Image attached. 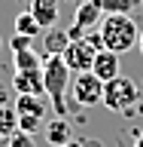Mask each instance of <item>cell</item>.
I'll list each match as a JSON object with an SVG mask.
<instances>
[{"label": "cell", "instance_id": "cell-1", "mask_svg": "<svg viewBox=\"0 0 143 147\" xmlns=\"http://www.w3.org/2000/svg\"><path fill=\"white\" fill-rule=\"evenodd\" d=\"M100 46L110 49V52H128L134 49L137 40H140V28H137L134 16H104L100 18Z\"/></svg>", "mask_w": 143, "mask_h": 147}, {"label": "cell", "instance_id": "cell-2", "mask_svg": "<svg viewBox=\"0 0 143 147\" xmlns=\"http://www.w3.org/2000/svg\"><path fill=\"white\" fill-rule=\"evenodd\" d=\"M43 86L52 101L55 117H67V89H70V67L61 55H46L43 61Z\"/></svg>", "mask_w": 143, "mask_h": 147}, {"label": "cell", "instance_id": "cell-3", "mask_svg": "<svg viewBox=\"0 0 143 147\" xmlns=\"http://www.w3.org/2000/svg\"><path fill=\"white\" fill-rule=\"evenodd\" d=\"M104 46H100V34L98 37H76V40H70L67 43V49H64V64L70 67V71L76 74H85L91 71V64H94V55L100 52Z\"/></svg>", "mask_w": 143, "mask_h": 147}, {"label": "cell", "instance_id": "cell-4", "mask_svg": "<svg viewBox=\"0 0 143 147\" xmlns=\"http://www.w3.org/2000/svg\"><path fill=\"white\" fill-rule=\"evenodd\" d=\"M15 113H18V129L21 132H40L46 119V110H49V101L43 95H18L15 98Z\"/></svg>", "mask_w": 143, "mask_h": 147}, {"label": "cell", "instance_id": "cell-5", "mask_svg": "<svg viewBox=\"0 0 143 147\" xmlns=\"http://www.w3.org/2000/svg\"><path fill=\"white\" fill-rule=\"evenodd\" d=\"M137 98H140V92H137V83L131 77L119 74L116 80L104 83V107L116 110V113H125L131 104H137Z\"/></svg>", "mask_w": 143, "mask_h": 147}, {"label": "cell", "instance_id": "cell-6", "mask_svg": "<svg viewBox=\"0 0 143 147\" xmlns=\"http://www.w3.org/2000/svg\"><path fill=\"white\" fill-rule=\"evenodd\" d=\"M70 95H73L76 104H82V107H94V104L104 101V80H98L91 71L76 74L73 83H70Z\"/></svg>", "mask_w": 143, "mask_h": 147}, {"label": "cell", "instance_id": "cell-7", "mask_svg": "<svg viewBox=\"0 0 143 147\" xmlns=\"http://www.w3.org/2000/svg\"><path fill=\"white\" fill-rule=\"evenodd\" d=\"M100 16H104L100 0H85V3L76 9V16H73V28L67 31V34H70V40L82 37V31H85V28H94V25L100 22Z\"/></svg>", "mask_w": 143, "mask_h": 147}, {"label": "cell", "instance_id": "cell-8", "mask_svg": "<svg viewBox=\"0 0 143 147\" xmlns=\"http://www.w3.org/2000/svg\"><path fill=\"white\" fill-rule=\"evenodd\" d=\"M12 89H15V95H46L43 71H15L12 74Z\"/></svg>", "mask_w": 143, "mask_h": 147}, {"label": "cell", "instance_id": "cell-9", "mask_svg": "<svg viewBox=\"0 0 143 147\" xmlns=\"http://www.w3.org/2000/svg\"><path fill=\"white\" fill-rule=\"evenodd\" d=\"M119 71H122V64H119V55L116 52H110V49H100L98 55H94V64H91V74L98 77V80L110 83V80H116Z\"/></svg>", "mask_w": 143, "mask_h": 147}, {"label": "cell", "instance_id": "cell-10", "mask_svg": "<svg viewBox=\"0 0 143 147\" xmlns=\"http://www.w3.org/2000/svg\"><path fill=\"white\" fill-rule=\"evenodd\" d=\"M31 16L37 18V25L43 31L58 28V0H34L31 3Z\"/></svg>", "mask_w": 143, "mask_h": 147}, {"label": "cell", "instance_id": "cell-11", "mask_svg": "<svg viewBox=\"0 0 143 147\" xmlns=\"http://www.w3.org/2000/svg\"><path fill=\"white\" fill-rule=\"evenodd\" d=\"M46 141L52 147H64V144L73 141V129H70V123H67V117H55L52 123L46 126Z\"/></svg>", "mask_w": 143, "mask_h": 147}, {"label": "cell", "instance_id": "cell-12", "mask_svg": "<svg viewBox=\"0 0 143 147\" xmlns=\"http://www.w3.org/2000/svg\"><path fill=\"white\" fill-rule=\"evenodd\" d=\"M67 43H70V34H67V31H61V28H49V31H46V37H43L46 55H64Z\"/></svg>", "mask_w": 143, "mask_h": 147}, {"label": "cell", "instance_id": "cell-13", "mask_svg": "<svg viewBox=\"0 0 143 147\" xmlns=\"http://www.w3.org/2000/svg\"><path fill=\"white\" fill-rule=\"evenodd\" d=\"M140 0H100L104 16H134V9H140Z\"/></svg>", "mask_w": 143, "mask_h": 147}, {"label": "cell", "instance_id": "cell-14", "mask_svg": "<svg viewBox=\"0 0 143 147\" xmlns=\"http://www.w3.org/2000/svg\"><path fill=\"white\" fill-rule=\"evenodd\" d=\"M12 61H15V71H43V58L31 49H21V52H12Z\"/></svg>", "mask_w": 143, "mask_h": 147}, {"label": "cell", "instance_id": "cell-15", "mask_svg": "<svg viewBox=\"0 0 143 147\" xmlns=\"http://www.w3.org/2000/svg\"><path fill=\"white\" fill-rule=\"evenodd\" d=\"M12 132H18V113H15L12 104H3L0 107V141L9 138Z\"/></svg>", "mask_w": 143, "mask_h": 147}, {"label": "cell", "instance_id": "cell-16", "mask_svg": "<svg viewBox=\"0 0 143 147\" xmlns=\"http://www.w3.org/2000/svg\"><path fill=\"white\" fill-rule=\"evenodd\" d=\"M40 31H43V28L37 25V18L31 16V12H18V16H15V34H25V37L34 40Z\"/></svg>", "mask_w": 143, "mask_h": 147}, {"label": "cell", "instance_id": "cell-17", "mask_svg": "<svg viewBox=\"0 0 143 147\" xmlns=\"http://www.w3.org/2000/svg\"><path fill=\"white\" fill-rule=\"evenodd\" d=\"M3 147H37V141H34V135L31 132H12L9 138H3Z\"/></svg>", "mask_w": 143, "mask_h": 147}, {"label": "cell", "instance_id": "cell-18", "mask_svg": "<svg viewBox=\"0 0 143 147\" xmlns=\"http://www.w3.org/2000/svg\"><path fill=\"white\" fill-rule=\"evenodd\" d=\"M9 49H12V52H21V49H31V37H25V34H15L12 40H9Z\"/></svg>", "mask_w": 143, "mask_h": 147}, {"label": "cell", "instance_id": "cell-19", "mask_svg": "<svg viewBox=\"0 0 143 147\" xmlns=\"http://www.w3.org/2000/svg\"><path fill=\"white\" fill-rule=\"evenodd\" d=\"M3 104H9V92H6V86L0 83V107H3Z\"/></svg>", "mask_w": 143, "mask_h": 147}, {"label": "cell", "instance_id": "cell-20", "mask_svg": "<svg viewBox=\"0 0 143 147\" xmlns=\"http://www.w3.org/2000/svg\"><path fill=\"white\" fill-rule=\"evenodd\" d=\"M79 147H100V141H79Z\"/></svg>", "mask_w": 143, "mask_h": 147}, {"label": "cell", "instance_id": "cell-21", "mask_svg": "<svg viewBox=\"0 0 143 147\" xmlns=\"http://www.w3.org/2000/svg\"><path fill=\"white\" fill-rule=\"evenodd\" d=\"M134 147H143V132L137 135V141H134Z\"/></svg>", "mask_w": 143, "mask_h": 147}, {"label": "cell", "instance_id": "cell-22", "mask_svg": "<svg viewBox=\"0 0 143 147\" xmlns=\"http://www.w3.org/2000/svg\"><path fill=\"white\" fill-rule=\"evenodd\" d=\"M137 49L143 52V31H140V40H137Z\"/></svg>", "mask_w": 143, "mask_h": 147}, {"label": "cell", "instance_id": "cell-23", "mask_svg": "<svg viewBox=\"0 0 143 147\" xmlns=\"http://www.w3.org/2000/svg\"><path fill=\"white\" fill-rule=\"evenodd\" d=\"M64 147H79V141H76V144H73V141H70V144H64Z\"/></svg>", "mask_w": 143, "mask_h": 147}, {"label": "cell", "instance_id": "cell-24", "mask_svg": "<svg viewBox=\"0 0 143 147\" xmlns=\"http://www.w3.org/2000/svg\"><path fill=\"white\" fill-rule=\"evenodd\" d=\"M0 49H3V37H0Z\"/></svg>", "mask_w": 143, "mask_h": 147}, {"label": "cell", "instance_id": "cell-25", "mask_svg": "<svg viewBox=\"0 0 143 147\" xmlns=\"http://www.w3.org/2000/svg\"><path fill=\"white\" fill-rule=\"evenodd\" d=\"M140 3H143V0H140Z\"/></svg>", "mask_w": 143, "mask_h": 147}]
</instances>
